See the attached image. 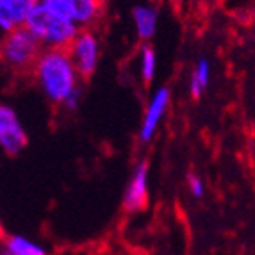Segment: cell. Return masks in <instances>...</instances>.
Here are the masks:
<instances>
[{"instance_id":"cell-1","label":"cell","mask_w":255,"mask_h":255,"mask_svg":"<svg viewBox=\"0 0 255 255\" xmlns=\"http://www.w3.org/2000/svg\"><path fill=\"white\" fill-rule=\"evenodd\" d=\"M30 72L45 98L59 107L70 95L81 90V75L68 48H43Z\"/></svg>"},{"instance_id":"cell-2","label":"cell","mask_w":255,"mask_h":255,"mask_svg":"<svg viewBox=\"0 0 255 255\" xmlns=\"http://www.w3.org/2000/svg\"><path fill=\"white\" fill-rule=\"evenodd\" d=\"M23 27L29 29V32L41 43L43 48H68L77 32L81 30L70 20L39 4L38 0L30 7Z\"/></svg>"},{"instance_id":"cell-3","label":"cell","mask_w":255,"mask_h":255,"mask_svg":"<svg viewBox=\"0 0 255 255\" xmlns=\"http://www.w3.org/2000/svg\"><path fill=\"white\" fill-rule=\"evenodd\" d=\"M41 50V43L23 25L0 38V61L14 73L30 72Z\"/></svg>"},{"instance_id":"cell-4","label":"cell","mask_w":255,"mask_h":255,"mask_svg":"<svg viewBox=\"0 0 255 255\" xmlns=\"http://www.w3.org/2000/svg\"><path fill=\"white\" fill-rule=\"evenodd\" d=\"M79 29H91L102 16V0H38Z\"/></svg>"},{"instance_id":"cell-5","label":"cell","mask_w":255,"mask_h":255,"mask_svg":"<svg viewBox=\"0 0 255 255\" xmlns=\"http://www.w3.org/2000/svg\"><path fill=\"white\" fill-rule=\"evenodd\" d=\"M68 54L81 79L91 77L97 72L100 61V43L97 34L91 29H81L68 47Z\"/></svg>"},{"instance_id":"cell-6","label":"cell","mask_w":255,"mask_h":255,"mask_svg":"<svg viewBox=\"0 0 255 255\" xmlns=\"http://www.w3.org/2000/svg\"><path fill=\"white\" fill-rule=\"evenodd\" d=\"M27 143L29 137L16 111L7 104H0V148L14 157L25 150Z\"/></svg>"},{"instance_id":"cell-7","label":"cell","mask_w":255,"mask_h":255,"mask_svg":"<svg viewBox=\"0 0 255 255\" xmlns=\"http://www.w3.org/2000/svg\"><path fill=\"white\" fill-rule=\"evenodd\" d=\"M170 104H171V91L168 86H161V88H157V90L153 91L152 98L146 104L145 115L141 118V125H139L141 143H150L155 137L166 113L170 109Z\"/></svg>"},{"instance_id":"cell-8","label":"cell","mask_w":255,"mask_h":255,"mask_svg":"<svg viewBox=\"0 0 255 255\" xmlns=\"http://www.w3.org/2000/svg\"><path fill=\"white\" fill-rule=\"evenodd\" d=\"M150 168L146 161H139L132 171L124 193V209L127 213H139L148 204Z\"/></svg>"},{"instance_id":"cell-9","label":"cell","mask_w":255,"mask_h":255,"mask_svg":"<svg viewBox=\"0 0 255 255\" xmlns=\"http://www.w3.org/2000/svg\"><path fill=\"white\" fill-rule=\"evenodd\" d=\"M36 0H0V38L23 25Z\"/></svg>"},{"instance_id":"cell-10","label":"cell","mask_w":255,"mask_h":255,"mask_svg":"<svg viewBox=\"0 0 255 255\" xmlns=\"http://www.w3.org/2000/svg\"><path fill=\"white\" fill-rule=\"evenodd\" d=\"M132 21H134V30H136L137 39L143 43H148L157 30L159 11L153 5H136L132 9Z\"/></svg>"},{"instance_id":"cell-11","label":"cell","mask_w":255,"mask_h":255,"mask_svg":"<svg viewBox=\"0 0 255 255\" xmlns=\"http://www.w3.org/2000/svg\"><path fill=\"white\" fill-rule=\"evenodd\" d=\"M209 81H211V64L207 59H198L195 64V68L189 77V95L195 100H200L202 95L209 88Z\"/></svg>"},{"instance_id":"cell-12","label":"cell","mask_w":255,"mask_h":255,"mask_svg":"<svg viewBox=\"0 0 255 255\" xmlns=\"http://www.w3.org/2000/svg\"><path fill=\"white\" fill-rule=\"evenodd\" d=\"M4 247L5 252H9V254L13 255H47V250L43 247H39L38 243L18 234L7 236L4 241Z\"/></svg>"},{"instance_id":"cell-13","label":"cell","mask_w":255,"mask_h":255,"mask_svg":"<svg viewBox=\"0 0 255 255\" xmlns=\"http://www.w3.org/2000/svg\"><path fill=\"white\" fill-rule=\"evenodd\" d=\"M155 70H157V54H155L150 43H143L139 52V75L141 81L146 86L152 84L153 77H155Z\"/></svg>"},{"instance_id":"cell-14","label":"cell","mask_w":255,"mask_h":255,"mask_svg":"<svg viewBox=\"0 0 255 255\" xmlns=\"http://www.w3.org/2000/svg\"><path fill=\"white\" fill-rule=\"evenodd\" d=\"M187 189H189V193H191L195 198H202L205 193V186H204V180L200 179V175L196 173H189L187 175Z\"/></svg>"},{"instance_id":"cell-15","label":"cell","mask_w":255,"mask_h":255,"mask_svg":"<svg viewBox=\"0 0 255 255\" xmlns=\"http://www.w3.org/2000/svg\"><path fill=\"white\" fill-rule=\"evenodd\" d=\"M81 100H82V88H81V90H77L75 93L70 95V97L66 98V100H64V104H63V106H61V107L72 113V111H75L77 107H79V104H81Z\"/></svg>"},{"instance_id":"cell-16","label":"cell","mask_w":255,"mask_h":255,"mask_svg":"<svg viewBox=\"0 0 255 255\" xmlns=\"http://www.w3.org/2000/svg\"><path fill=\"white\" fill-rule=\"evenodd\" d=\"M2 255H13V254H9V252H4V254H2Z\"/></svg>"}]
</instances>
